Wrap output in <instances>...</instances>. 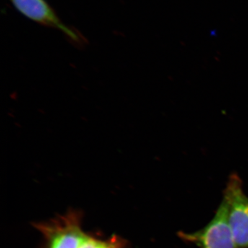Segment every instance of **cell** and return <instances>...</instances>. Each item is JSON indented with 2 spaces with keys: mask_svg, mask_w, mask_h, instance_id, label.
<instances>
[{
  "mask_svg": "<svg viewBox=\"0 0 248 248\" xmlns=\"http://www.w3.org/2000/svg\"><path fill=\"white\" fill-rule=\"evenodd\" d=\"M48 248H79L87 237L81 230L78 215L70 214L48 224L39 225Z\"/></svg>",
  "mask_w": 248,
  "mask_h": 248,
  "instance_id": "obj_4",
  "label": "cell"
},
{
  "mask_svg": "<svg viewBox=\"0 0 248 248\" xmlns=\"http://www.w3.org/2000/svg\"><path fill=\"white\" fill-rule=\"evenodd\" d=\"M179 237L200 248H238L228 218V208L222 200L213 219L203 229L193 233L179 232Z\"/></svg>",
  "mask_w": 248,
  "mask_h": 248,
  "instance_id": "obj_2",
  "label": "cell"
},
{
  "mask_svg": "<svg viewBox=\"0 0 248 248\" xmlns=\"http://www.w3.org/2000/svg\"><path fill=\"white\" fill-rule=\"evenodd\" d=\"M223 200L228 208V223L236 246L248 248V197L236 173L228 179Z\"/></svg>",
  "mask_w": 248,
  "mask_h": 248,
  "instance_id": "obj_1",
  "label": "cell"
},
{
  "mask_svg": "<svg viewBox=\"0 0 248 248\" xmlns=\"http://www.w3.org/2000/svg\"><path fill=\"white\" fill-rule=\"evenodd\" d=\"M19 14L34 22L62 31L73 43L84 45L86 39L79 32L66 24L59 17L46 0H9Z\"/></svg>",
  "mask_w": 248,
  "mask_h": 248,
  "instance_id": "obj_3",
  "label": "cell"
},
{
  "mask_svg": "<svg viewBox=\"0 0 248 248\" xmlns=\"http://www.w3.org/2000/svg\"><path fill=\"white\" fill-rule=\"evenodd\" d=\"M108 241H102L87 236L79 248H108Z\"/></svg>",
  "mask_w": 248,
  "mask_h": 248,
  "instance_id": "obj_5",
  "label": "cell"
},
{
  "mask_svg": "<svg viewBox=\"0 0 248 248\" xmlns=\"http://www.w3.org/2000/svg\"><path fill=\"white\" fill-rule=\"evenodd\" d=\"M108 248H122V245H121L120 242L115 239L110 240V241H108Z\"/></svg>",
  "mask_w": 248,
  "mask_h": 248,
  "instance_id": "obj_6",
  "label": "cell"
}]
</instances>
